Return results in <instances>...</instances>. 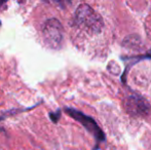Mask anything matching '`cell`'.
Wrapping results in <instances>:
<instances>
[{
	"instance_id": "8992f818",
	"label": "cell",
	"mask_w": 151,
	"mask_h": 150,
	"mask_svg": "<svg viewBox=\"0 0 151 150\" xmlns=\"http://www.w3.org/2000/svg\"><path fill=\"white\" fill-rule=\"evenodd\" d=\"M4 4H5V2H4V1H0V6H1V5H4Z\"/></svg>"
},
{
	"instance_id": "5b68a950",
	"label": "cell",
	"mask_w": 151,
	"mask_h": 150,
	"mask_svg": "<svg viewBox=\"0 0 151 150\" xmlns=\"http://www.w3.org/2000/svg\"><path fill=\"white\" fill-rule=\"evenodd\" d=\"M60 116H61V111L60 110H57V113L55 112V113H50V119L52 120L54 122H58V120H59V118H60Z\"/></svg>"
},
{
	"instance_id": "3957f363",
	"label": "cell",
	"mask_w": 151,
	"mask_h": 150,
	"mask_svg": "<svg viewBox=\"0 0 151 150\" xmlns=\"http://www.w3.org/2000/svg\"><path fill=\"white\" fill-rule=\"evenodd\" d=\"M65 112L72 117L73 119H75L76 121L80 122L81 126L83 128H86V130L88 132H90L93 137H95L96 141L98 143L99 142H104L105 141V134L102 131V128L98 126V123L96 122V120L93 117L86 115V114L82 113L81 111H78L74 108H70V107H66Z\"/></svg>"
},
{
	"instance_id": "52a82bcc",
	"label": "cell",
	"mask_w": 151,
	"mask_h": 150,
	"mask_svg": "<svg viewBox=\"0 0 151 150\" xmlns=\"http://www.w3.org/2000/svg\"><path fill=\"white\" fill-rule=\"evenodd\" d=\"M0 26H1V22H0Z\"/></svg>"
},
{
	"instance_id": "7a4b0ae2",
	"label": "cell",
	"mask_w": 151,
	"mask_h": 150,
	"mask_svg": "<svg viewBox=\"0 0 151 150\" xmlns=\"http://www.w3.org/2000/svg\"><path fill=\"white\" fill-rule=\"evenodd\" d=\"M42 34L48 47L58 50L62 46L64 39V29L60 21L57 19L50 18L44 23Z\"/></svg>"
},
{
	"instance_id": "6da1fadb",
	"label": "cell",
	"mask_w": 151,
	"mask_h": 150,
	"mask_svg": "<svg viewBox=\"0 0 151 150\" xmlns=\"http://www.w3.org/2000/svg\"><path fill=\"white\" fill-rule=\"evenodd\" d=\"M74 20L76 25L93 33L100 32L103 27L102 18L88 4H81L78 6Z\"/></svg>"
},
{
	"instance_id": "277c9868",
	"label": "cell",
	"mask_w": 151,
	"mask_h": 150,
	"mask_svg": "<svg viewBox=\"0 0 151 150\" xmlns=\"http://www.w3.org/2000/svg\"><path fill=\"white\" fill-rule=\"evenodd\" d=\"M124 108L132 116H145L149 113V105L144 98L132 95L125 98Z\"/></svg>"
}]
</instances>
